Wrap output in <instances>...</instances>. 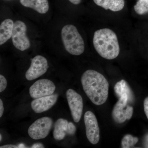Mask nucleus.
<instances>
[{
	"mask_svg": "<svg viewBox=\"0 0 148 148\" xmlns=\"http://www.w3.org/2000/svg\"><path fill=\"white\" fill-rule=\"evenodd\" d=\"M83 88L90 101L97 106L106 103L108 97L109 84L102 74L88 70L82 76Z\"/></svg>",
	"mask_w": 148,
	"mask_h": 148,
	"instance_id": "obj_1",
	"label": "nucleus"
},
{
	"mask_svg": "<svg viewBox=\"0 0 148 148\" xmlns=\"http://www.w3.org/2000/svg\"><path fill=\"white\" fill-rule=\"evenodd\" d=\"M93 44L101 57L108 60L116 58L120 53V47L116 34L111 29H103L94 33Z\"/></svg>",
	"mask_w": 148,
	"mask_h": 148,
	"instance_id": "obj_2",
	"label": "nucleus"
},
{
	"mask_svg": "<svg viewBox=\"0 0 148 148\" xmlns=\"http://www.w3.org/2000/svg\"><path fill=\"white\" fill-rule=\"evenodd\" d=\"M61 36L64 47L70 54L78 56L84 52V41L74 25L64 26L61 30Z\"/></svg>",
	"mask_w": 148,
	"mask_h": 148,
	"instance_id": "obj_3",
	"label": "nucleus"
},
{
	"mask_svg": "<svg viewBox=\"0 0 148 148\" xmlns=\"http://www.w3.org/2000/svg\"><path fill=\"white\" fill-rule=\"evenodd\" d=\"M53 123V120L50 117L40 118L30 125L28 129V134L34 140L44 139L49 134Z\"/></svg>",
	"mask_w": 148,
	"mask_h": 148,
	"instance_id": "obj_4",
	"label": "nucleus"
},
{
	"mask_svg": "<svg viewBox=\"0 0 148 148\" xmlns=\"http://www.w3.org/2000/svg\"><path fill=\"white\" fill-rule=\"evenodd\" d=\"M27 30V26L23 21L18 20L14 23L11 37L12 43L14 47L21 51L27 50L31 46L26 34Z\"/></svg>",
	"mask_w": 148,
	"mask_h": 148,
	"instance_id": "obj_5",
	"label": "nucleus"
},
{
	"mask_svg": "<svg viewBox=\"0 0 148 148\" xmlns=\"http://www.w3.org/2000/svg\"><path fill=\"white\" fill-rule=\"evenodd\" d=\"M86 137L92 145L98 144L100 139V128L95 114L90 111L85 113L84 116Z\"/></svg>",
	"mask_w": 148,
	"mask_h": 148,
	"instance_id": "obj_6",
	"label": "nucleus"
},
{
	"mask_svg": "<svg viewBox=\"0 0 148 148\" xmlns=\"http://www.w3.org/2000/svg\"><path fill=\"white\" fill-rule=\"evenodd\" d=\"M66 95L73 119L75 122H79L81 118L83 110L82 97L72 89L67 90Z\"/></svg>",
	"mask_w": 148,
	"mask_h": 148,
	"instance_id": "obj_7",
	"label": "nucleus"
},
{
	"mask_svg": "<svg viewBox=\"0 0 148 148\" xmlns=\"http://www.w3.org/2000/svg\"><path fill=\"white\" fill-rule=\"evenodd\" d=\"M48 68L46 58L42 56L37 55L32 59L31 66L25 74L26 79L29 81L36 79L45 74Z\"/></svg>",
	"mask_w": 148,
	"mask_h": 148,
	"instance_id": "obj_8",
	"label": "nucleus"
},
{
	"mask_svg": "<svg viewBox=\"0 0 148 148\" xmlns=\"http://www.w3.org/2000/svg\"><path fill=\"white\" fill-rule=\"evenodd\" d=\"M56 90L53 82L48 79H41L37 81L29 88V94L34 99L52 95Z\"/></svg>",
	"mask_w": 148,
	"mask_h": 148,
	"instance_id": "obj_9",
	"label": "nucleus"
},
{
	"mask_svg": "<svg viewBox=\"0 0 148 148\" xmlns=\"http://www.w3.org/2000/svg\"><path fill=\"white\" fill-rule=\"evenodd\" d=\"M114 90L119 98V101L124 105L133 103L135 101V96L129 85L124 79L121 80L116 84Z\"/></svg>",
	"mask_w": 148,
	"mask_h": 148,
	"instance_id": "obj_10",
	"label": "nucleus"
},
{
	"mask_svg": "<svg viewBox=\"0 0 148 148\" xmlns=\"http://www.w3.org/2000/svg\"><path fill=\"white\" fill-rule=\"evenodd\" d=\"M133 113V108L129 105H125L118 101L114 106L112 116L115 122L122 123L127 120L131 119Z\"/></svg>",
	"mask_w": 148,
	"mask_h": 148,
	"instance_id": "obj_11",
	"label": "nucleus"
},
{
	"mask_svg": "<svg viewBox=\"0 0 148 148\" xmlns=\"http://www.w3.org/2000/svg\"><path fill=\"white\" fill-rule=\"evenodd\" d=\"M57 94H52L35 99L31 103V107L36 113H40L48 110L56 104L58 100Z\"/></svg>",
	"mask_w": 148,
	"mask_h": 148,
	"instance_id": "obj_12",
	"label": "nucleus"
},
{
	"mask_svg": "<svg viewBox=\"0 0 148 148\" xmlns=\"http://www.w3.org/2000/svg\"><path fill=\"white\" fill-rule=\"evenodd\" d=\"M21 5L25 7L33 9L40 14H45L49 9L48 0H20Z\"/></svg>",
	"mask_w": 148,
	"mask_h": 148,
	"instance_id": "obj_13",
	"label": "nucleus"
},
{
	"mask_svg": "<svg viewBox=\"0 0 148 148\" xmlns=\"http://www.w3.org/2000/svg\"><path fill=\"white\" fill-rule=\"evenodd\" d=\"M13 21L10 19H6L1 23L0 26V45L6 42L12 37L13 32Z\"/></svg>",
	"mask_w": 148,
	"mask_h": 148,
	"instance_id": "obj_14",
	"label": "nucleus"
},
{
	"mask_svg": "<svg viewBox=\"0 0 148 148\" xmlns=\"http://www.w3.org/2000/svg\"><path fill=\"white\" fill-rule=\"evenodd\" d=\"M93 1L97 5L113 12L121 10L125 6L124 0H93Z\"/></svg>",
	"mask_w": 148,
	"mask_h": 148,
	"instance_id": "obj_15",
	"label": "nucleus"
},
{
	"mask_svg": "<svg viewBox=\"0 0 148 148\" xmlns=\"http://www.w3.org/2000/svg\"><path fill=\"white\" fill-rule=\"evenodd\" d=\"M69 122L66 119L60 118L57 120L54 125L53 138L56 140H63L67 134Z\"/></svg>",
	"mask_w": 148,
	"mask_h": 148,
	"instance_id": "obj_16",
	"label": "nucleus"
},
{
	"mask_svg": "<svg viewBox=\"0 0 148 148\" xmlns=\"http://www.w3.org/2000/svg\"><path fill=\"white\" fill-rule=\"evenodd\" d=\"M138 138L133 137L132 135L127 134L122 138L121 142V147L129 148L132 147L138 142Z\"/></svg>",
	"mask_w": 148,
	"mask_h": 148,
	"instance_id": "obj_17",
	"label": "nucleus"
},
{
	"mask_svg": "<svg viewBox=\"0 0 148 148\" xmlns=\"http://www.w3.org/2000/svg\"><path fill=\"white\" fill-rule=\"evenodd\" d=\"M135 12L139 15L148 12V0H138L134 7Z\"/></svg>",
	"mask_w": 148,
	"mask_h": 148,
	"instance_id": "obj_18",
	"label": "nucleus"
},
{
	"mask_svg": "<svg viewBox=\"0 0 148 148\" xmlns=\"http://www.w3.org/2000/svg\"><path fill=\"white\" fill-rule=\"evenodd\" d=\"M7 86V81L3 75H0V92H1L5 90Z\"/></svg>",
	"mask_w": 148,
	"mask_h": 148,
	"instance_id": "obj_19",
	"label": "nucleus"
},
{
	"mask_svg": "<svg viewBox=\"0 0 148 148\" xmlns=\"http://www.w3.org/2000/svg\"><path fill=\"white\" fill-rule=\"evenodd\" d=\"M76 131V127L72 122H69L68 125L67 134L70 135H73L75 133Z\"/></svg>",
	"mask_w": 148,
	"mask_h": 148,
	"instance_id": "obj_20",
	"label": "nucleus"
},
{
	"mask_svg": "<svg viewBox=\"0 0 148 148\" xmlns=\"http://www.w3.org/2000/svg\"><path fill=\"white\" fill-rule=\"evenodd\" d=\"M144 109L145 114L148 119V96L144 100Z\"/></svg>",
	"mask_w": 148,
	"mask_h": 148,
	"instance_id": "obj_21",
	"label": "nucleus"
},
{
	"mask_svg": "<svg viewBox=\"0 0 148 148\" xmlns=\"http://www.w3.org/2000/svg\"><path fill=\"white\" fill-rule=\"evenodd\" d=\"M143 144L144 147L148 148V133L146 134L144 136Z\"/></svg>",
	"mask_w": 148,
	"mask_h": 148,
	"instance_id": "obj_22",
	"label": "nucleus"
},
{
	"mask_svg": "<svg viewBox=\"0 0 148 148\" xmlns=\"http://www.w3.org/2000/svg\"><path fill=\"white\" fill-rule=\"evenodd\" d=\"M4 111V108L3 101H2L1 99H0V117L1 118L2 116Z\"/></svg>",
	"mask_w": 148,
	"mask_h": 148,
	"instance_id": "obj_23",
	"label": "nucleus"
},
{
	"mask_svg": "<svg viewBox=\"0 0 148 148\" xmlns=\"http://www.w3.org/2000/svg\"><path fill=\"white\" fill-rule=\"evenodd\" d=\"M45 147L43 145H42L41 143H36V144H34L31 147V148H44Z\"/></svg>",
	"mask_w": 148,
	"mask_h": 148,
	"instance_id": "obj_24",
	"label": "nucleus"
},
{
	"mask_svg": "<svg viewBox=\"0 0 148 148\" xmlns=\"http://www.w3.org/2000/svg\"><path fill=\"white\" fill-rule=\"evenodd\" d=\"M1 148H18V146L14 145H5L2 146L0 147Z\"/></svg>",
	"mask_w": 148,
	"mask_h": 148,
	"instance_id": "obj_25",
	"label": "nucleus"
},
{
	"mask_svg": "<svg viewBox=\"0 0 148 148\" xmlns=\"http://www.w3.org/2000/svg\"><path fill=\"white\" fill-rule=\"evenodd\" d=\"M70 2L74 5H78L81 2L82 0H69Z\"/></svg>",
	"mask_w": 148,
	"mask_h": 148,
	"instance_id": "obj_26",
	"label": "nucleus"
},
{
	"mask_svg": "<svg viewBox=\"0 0 148 148\" xmlns=\"http://www.w3.org/2000/svg\"><path fill=\"white\" fill-rule=\"evenodd\" d=\"M18 148H26V146L23 143H21L18 145Z\"/></svg>",
	"mask_w": 148,
	"mask_h": 148,
	"instance_id": "obj_27",
	"label": "nucleus"
},
{
	"mask_svg": "<svg viewBox=\"0 0 148 148\" xmlns=\"http://www.w3.org/2000/svg\"><path fill=\"white\" fill-rule=\"evenodd\" d=\"M0 138H1V139H0V141L1 142L2 140V135L1 134H0Z\"/></svg>",
	"mask_w": 148,
	"mask_h": 148,
	"instance_id": "obj_28",
	"label": "nucleus"
}]
</instances>
